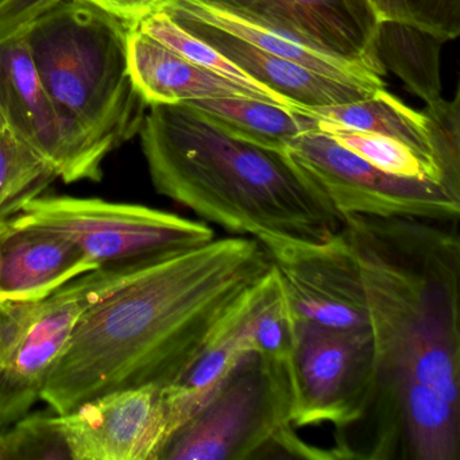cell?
I'll return each instance as SVG.
<instances>
[{
    "instance_id": "6da1fadb",
    "label": "cell",
    "mask_w": 460,
    "mask_h": 460,
    "mask_svg": "<svg viewBox=\"0 0 460 460\" xmlns=\"http://www.w3.org/2000/svg\"><path fill=\"white\" fill-rule=\"evenodd\" d=\"M376 355L366 459L449 460L460 449V244L451 223L343 215ZM366 416V417H367Z\"/></svg>"
},
{
    "instance_id": "7a4b0ae2",
    "label": "cell",
    "mask_w": 460,
    "mask_h": 460,
    "mask_svg": "<svg viewBox=\"0 0 460 460\" xmlns=\"http://www.w3.org/2000/svg\"><path fill=\"white\" fill-rule=\"evenodd\" d=\"M271 265L258 239L234 235L150 266L83 314L40 400L64 414L104 393L174 384Z\"/></svg>"
},
{
    "instance_id": "3957f363",
    "label": "cell",
    "mask_w": 460,
    "mask_h": 460,
    "mask_svg": "<svg viewBox=\"0 0 460 460\" xmlns=\"http://www.w3.org/2000/svg\"><path fill=\"white\" fill-rule=\"evenodd\" d=\"M139 136L161 195L235 235L324 243L343 217L287 152L244 141L187 103L147 106Z\"/></svg>"
},
{
    "instance_id": "277c9868",
    "label": "cell",
    "mask_w": 460,
    "mask_h": 460,
    "mask_svg": "<svg viewBox=\"0 0 460 460\" xmlns=\"http://www.w3.org/2000/svg\"><path fill=\"white\" fill-rule=\"evenodd\" d=\"M133 23L85 0H58L22 29L40 80L91 181L138 133L147 104L128 66Z\"/></svg>"
},
{
    "instance_id": "5b68a950",
    "label": "cell",
    "mask_w": 460,
    "mask_h": 460,
    "mask_svg": "<svg viewBox=\"0 0 460 460\" xmlns=\"http://www.w3.org/2000/svg\"><path fill=\"white\" fill-rule=\"evenodd\" d=\"M289 362L244 355L200 409L172 433L158 460H244L279 447L296 457L324 459L290 421Z\"/></svg>"
},
{
    "instance_id": "8992f818",
    "label": "cell",
    "mask_w": 460,
    "mask_h": 460,
    "mask_svg": "<svg viewBox=\"0 0 460 460\" xmlns=\"http://www.w3.org/2000/svg\"><path fill=\"white\" fill-rule=\"evenodd\" d=\"M157 263L101 266L45 300L0 303V429L26 416L41 398L53 366L87 309Z\"/></svg>"
},
{
    "instance_id": "52a82bcc",
    "label": "cell",
    "mask_w": 460,
    "mask_h": 460,
    "mask_svg": "<svg viewBox=\"0 0 460 460\" xmlns=\"http://www.w3.org/2000/svg\"><path fill=\"white\" fill-rule=\"evenodd\" d=\"M9 220L66 236L98 268L141 261L161 262L215 239L207 223L138 204L95 198L40 195Z\"/></svg>"
},
{
    "instance_id": "ba28073f",
    "label": "cell",
    "mask_w": 460,
    "mask_h": 460,
    "mask_svg": "<svg viewBox=\"0 0 460 460\" xmlns=\"http://www.w3.org/2000/svg\"><path fill=\"white\" fill-rule=\"evenodd\" d=\"M287 153L343 215L457 222L460 190L443 181L395 176L319 130L290 139Z\"/></svg>"
},
{
    "instance_id": "9c48e42d",
    "label": "cell",
    "mask_w": 460,
    "mask_h": 460,
    "mask_svg": "<svg viewBox=\"0 0 460 460\" xmlns=\"http://www.w3.org/2000/svg\"><path fill=\"white\" fill-rule=\"evenodd\" d=\"M293 428L330 424L339 433L366 419L376 387L370 330L296 323L289 359Z\"/></svg>"
},
{
    "instance_id": "30bf717a",
    "label": "cell",
    "mask_w": 460,
    "mask_h": 460,
    "mask_svg": "<svg viewBox=\"0 0 460 460\" xmlns=\"http://www.w3.org/2000/svg\"><path fill=\"white\" fill-rule=\"evenodd\" d=\"M295 323L330 330H370L357 257L343 228L324 243L266 239Z\"/></svg>"
},
{
    "instance_id": "8fae6325",
    "label": "cell",
    "mask_w": 460,
    "mask_h": 460,
    "mask_svg": "<svg viewBox=\"0 0 460 460\" xmlns=\"http://www.w3.org/2000/svg\"><path fill=\"white\" fill-rule=\"evenodd\" d=\"M290 37L317 52L386 74L378 55L382 18L373 0H198Z\"/></svg>"
},
{
    "instance_id": "7c38bea8",
    "label": "cell",
    "mask_w": 460,
    "mask_h": 460,
    "mask_svg": "<svg viewBox=\"0 0 460 460\" xmlns=\"http://www.w3.org/2000/svg\"><path fill=\"white\" fill-rule=\"evenodd\" d=\"M58 419L72 460H158L168 438L158 386L104 393Z\"/></svg>"
},
{
    "instance_id": "4fadbf2b",
    "label": "cell",
    "mask_w": 460,
    "mask_h": 460,
    "mask_svg": "<svg viewBox=\"0 0 460 460\" xmlns=\"http://www.w3.org/2000/svg\"><path fill=\"white\" fill-rule=\"evenodd\" d=\"M0 120L66 182L90 180L31 60L22 31L0 40Z\"/></svg>"
},
{
    "instance_id": "5bb4252c",
    "label": "cell",
    "mask_w": 460,
    "mask_h": 460,
    "mask_svg": "<svg viewBox=\"0 0 460 460\" xmlns=\"http://www.w3.org/2000/svg\"><path fill=\"white\" fill-rule=\"evenodd\" d=\"M98 266L71 239L37 226L0 222V303H36Z\"/></svg>"
},
{
    "instance_id": "9a60e30c",
    "label": "cell",
    "mask_w": 460,
    "mask_h": 460,
    "mask_svg": "<svg viewBox=\"0 0 460 460\" xmlns=\"http://www.w3.org/2000/svg\"><path fill=\"white\" fill-rule=\"evenodd\" d=\"M171 18L188 33L211 45L260 84L284 96L295 106L325 107L352 103L368 98L378 91L317 74L295 61L271 55L243 40L198 21Z\"/></svg>"
},
{
    "instance_id": "2e32d148",
    "label": "cell",
    "mask_w": 460,
    "mask_h": 460,
    "mask_svg": "<svg viewBox=\"0 0 460 460\" xmlns=\"http://www.w3.org/2000/svg\"><path fill=\"white\" fill-rule=\"evenodd\" d=\"M128 66L134 87L147 106L220 98H257L164 47L136 25L128 33Z\"/></svg>"
},
{
    "instance_id": "e0dca14e",
    "label": "cell",
    "mask_w": 460,
    "mask_h": 460,
    "mask_svg": "<svg viewBox=\"0 0 460 460\" xmlns=\"http://www.w3.org/2000/svg\"><path fill=\"white\" fill-rule=\"evenodd\" d=\"M165 12L171 17L188 18L207 26L219 29L230 36L243 40L265 52L295 61L311 71L325 75L341 82L363 85L371 90L385 88L381 76L363 64L352 63L333 58L327 53L317 52L290 37L269 31L255 23L247 22L235 15L214 9L198 0H157L153 10Z\"/></svg>"
},
{
    "instance_id": "ac0fdd59",
    "label": "cell",
    "mask_w": 460,
    "mask_h": 460,
    "mask_svg": "<svg viewBox=\"0 0 460 460\" xmlns=\"http://www.w3.org/2000/svg\"><path fill=\"white\" fill-rule=\"evenodd\" d=\"M295 110L311 119L335 123L351 130L379 134L394 139L413 150L440 172L433 157L427 118L422 111L419 112L406 106L385 88L376 91L368 98L352 103L296 107Z\"/></svg>"
},
{
    "instance_id": "d6986e66",
    "label": "cell",
    "mask_w": 460,
    "mask_h": 460,
    "mask_svg": "<svg viewBox=\"0 0 460 460\" xmlns=\"http://www.w3.org/2000/svg\"><path fill=\"white\" fill-rule=\"evenodd\" d=\"M231 136L268 149L287 152L290 139L317 130V122L292 109L252 98L190 102Z\"/></svg>"
},
{
    "instance_id": "ffe728a7",
    "label": "cell",
    "mask_w": 460,
    "mask_h": 460,
    "mask_svg": "<svg viewBox=\"0 0 460 460\" xmlns=\"http://www.w3.org/2000/svg\"><path fill=\"white\" fill-rule=\"evenodd\" d=\"M444 42L411 23L384 21L378 33L379 58L425 104L441 96L440 53Z\"/></svg>"
},
{
    "instance_id": "44dd1931",
    "label": "cell",
    "mask_w": 460,
    "mask_h": 460,
    "mask_svg": "<svg viewBox=\"0 0 460 460\" xmlns=\"http://www.w3.org/2000/svg\"><path fill=\"white\" fill-rule=\"evenodd\" d=\"M136 26L142 33L147 34L155 41L163 44L164 47L179 53L180 56L187 58L195 66H201V68L207 69L217 76L225 77V79L241 85L244 90L250 91L260 101L277 104L285 109L295 110L297 107L284 96L271 91L270 88L260 84L257 80L242 71L233 61L228 60L211 45L193 34L188 33L163 10H152L149 14L141 18Z\"/></svg>"
},
{
    "instance_id": "7402d4cb",
    "label": "cell",
    "mask_w": 460,
    "mask_h": 460,
    "mask_svg": "<svg viewBox=\"0 0 460 460\" xmlns=\"http://www.w3.org/2000/svg\"><path fill=\"white\" fill-rule=\"evenodd\" d=\"M58 179V172L28 142L0 125V222L9 219Z\"/></svg>"
},
{
    "instance_id": "603a6c76",
    "label": "cell",
    "mask_w": 460,
    "mask_h": 460,
    "mask_svg": "<svg viewBox=\"0 0 460 460\" xmlns=\"http://www.w3.org/2000/svg\"><path fill=\"white\" fill-rule=\"evenodd\" d=\"M316 122L317 130L327 134L339 145L351 150L352 153L381 171L395 176L417 177V179L446 182L441 179L440 172L436 166L420 157L417 153L401 142L379 134L351 130L335 123L323 122V120H316Z\"/></svg>"
},
{
    "instance_id": "cb8c5ba5",
    "label": "cell",
    "mask_w": 460,
    "mask_h": 460,
    "mask_svg": "<svg viewBox=\"0 0 460 460\" xmlns=\"http://www.w3.org/2000/svg\"><path fill=\"white\" fill-rule=\"evenodd\" d=\"M72 460L58 414H26L0 429V460Z\"/></svg>"
},
{
    "instance_id": "d4e9b609",
    "label": "cell",
    "mask_w": 460,
    "mask_h": 460,
    "mask_svg": "<svg viewBox=\"0 0 460 460\" xmlns=\"http://www.w3.org/2000/svg\"><path fill=\"white\" fill-rule=\"evenodd\" d=\"M460 95L452 101L444 98L425 104L422 114L427 118L433 157L447 184L460 190Z\"/></svg>"
},
{
    "instance_id": "484cf974",
    "label": "cell",
    "mask_w": 460,
    "mask_h": 460,
    "mask_svg": "<svg viewBox=\"0 0 460 460\" xmlns=\"http://www.w3.org/2000/svg\"><path fill=\"white\" fill-rule=\"evenodd\" d=\"M413 25L446 42L460 34V0H405Z\"/></svg>"
},
{
    "instance_id": "4316f807",
    "label": "cell",
    "mask_w": 460,
    "mask_h": 460,
    "mask_svg": "<svg viewBox=\"0 0 460 460\" xmlns=\"http://www.w3.org/2000/svg\"><path fill=\"white\" fill-rule=\"evenodd\" d=\"M58 0H0V40L14 36Z\"/></svg>"
},
{
    "instance_id": "83f0119b",
    "label": "cell",
    "mask_w": 460,
    "mask_h": 460,
    "mask_svg": "<svg viewBox=\"0 0 460 460\" xmlns=\"http://www.w3.org/2000/svg\"><path fill=\"white\" fill-rule=\"evenodd\" d=\"M85 2L136 25L141 18L152 12L157 0H85Z\"/></svg>"
},
{
    "instance_id": "f1b7e54d",
    "label": "cell",
    "mask_w": 460,
    "mask_h": 460,
    "mask_svg": "<svg viewBox=\"0 0 460 460\" xmlns=\"http://www.w3.org/2000/svg\"><path fill=\"white\" fill-rule=\"evenodd\" d=\"M381 15L382 22L384 21H393V22L411 23V14L408 12L405 0H373Z\"/></svg>"
},
{
    "instance_id": "f546056e",
    "label": "cell",
    "mask_w": 460,
    "mask_h": 460,
    "mask_svg": "<svg viewBox=\"0 0 460 460\" xmlns=\"http://www.w3.org/2000/svg\"><path fill=\"white\" fill-rule=\"evenodd\" d=\"M0 125H4V123H2V120H0Z\"/></svg>"
}]
</instances>
